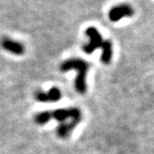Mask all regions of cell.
<instances>
[{
    "mask_svg": "<svg viewBox=\"0 0 154 154\" xmlns=\"http://www.w3.org/2000/svg\"><path fill=\"white\" fill-rule=\"evenodd\" d=\"M89 65L86 61L82 59H70L65 60L60 65L61 72H68L71 70H75L77 72V76L75 79V89L79 94H85L86 91L85 77Z\"/></svg>",
    "mask_w": 154,
    "mask_h": 154,
    "instance_id": "1",
    "label": "cell"
},
{
    "mask_svg": "<svg viewBox=\"0 0 154 154\" xmlns=\"http://www.w3.org/2000/svg\"><path fill=\"white\" fill-rule=\"evenodd\" d=\"M85 35L89 37L90 40L87 45H85L83 47V50L85 53L90 55L97 48H100L104 40L102 39V35H100V32L95 27L87 28L85 30Z\"/></svg>",
    "mask_w": 154,
    "mask_h": 154,
    "instance_id": "2",
    "label": "cell"
},
{
    "mask_svg": "<svg viewBox=\"0 0 154 154\" xmlns=\"http://www.w3.org/2000/svg\"><path fill=\"white\" fill-rule=\"evenodd\" d=\"M134 9L128 4H120L112 7L109 10L108 17L112 23H116L120 20L126 17H132L134 15Z\"/></svg>",
    "mask_w": 154,
    "mask_h": 154,
    "instance_id": "3",
    "label": "cell"
},
{
    "mask_svg": "<svg viewBox=\"0 0 154 154\" xmlns=\"http://www.w3.org/2000/svg\"><path fill=\"white\" fill-rule=\"evenodd\" d=\"M82 114L78 108L59 109L52 112V118L57 120L60 124L66 123L68 119H81Z\"/></svg>",
    "mask_w": 154,
    "mask_h": 154,
    "instance_id": "4",
    "label": "cell"
},
{
    "mask_svg": "<svg viewBox=\"0 0 154 154\" xmlns=\"http://www.w3.org/2000/svg\"><path fill=\"white\" fill-rule=\"evenodd\" d=\"M1 47L6 51L11 53L17 56H20L25 52V48L21 43L12 40L8 37H5L1 40Z\"/></svg>",
    "mask_w": 154,
    "mask_h": 154,
    "instance_id": "5",
    "label": "cell"
},
{
    "mask_svg": "<svg viewBox=\"0 0 154 154\" xmlns=\"http://www.w3.org/2000/svg\"><path fill=\"white\" fill-rule=\"evenodd\" d=\"M35 100L40 102H56L61 98V92L57 87H52L47 93L37 91L35 94Z\"/></svg>",
    "mask_w": 154,
    "mask_h": 154,
    "instance_id": "6",
    "label": "cell"
},
{
    "mask_svg": "<svg viewBox=\"0 0 154 154\" xmlns=\"http://www.w3.org/2000/svg\"><path fill=\"white\" fill-rule=\"evenodd\" d=\"M80 119H72L69 123L60 124L57 128V135L61 138L68 137L71 134V132L74 129V127L80 123Z\"/></svg>",
    "mask_w": 154,
    "mask_h": 154,
    "instance_id": "7",
    "label": "cell"
},
{
    "mask_svg": "<svg viewBox=\"0 0 154 154\" xmlns=\"http://www.w3.org/2000/svg\"><path fill=\"white\" fill-rule=\"evenodd\" d=\"M102 49V54L100 57V60L104 64H109L112 58V44L109 40L103 41L102 45L100 47Z\"/></svg>",
    "mask_w": 154,
    "mask_h": 154,
    "instance_id": "8",
    "label": "cell"
},
{
    "mask_svg": "<svg viewBox=\"0 0 154 154\" xmlns=\"http://www.w3.org/2000/svg\"><path fill=\"white\" fill-rule=\"evenodd\" d=\"M51 118H52V112H41L35 115L34 120H35V124H37L39 125H46L47 123H48Z\"/></svg>",
    "mask_w": 154,
    "mask_h": 154,
    "instance_id": "9",
    "label": "cell"
}]
</instances>
